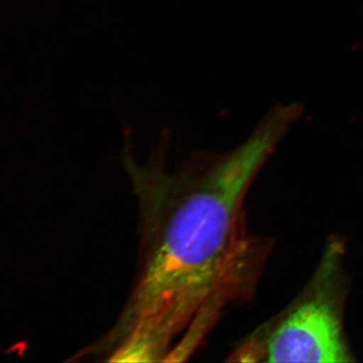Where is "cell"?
Here are the masks:
<instances>
[{
    "label": "cell",
    "mask_w": 363,
    "mask_h": 363,
    "mask_svg": "<svg viewBox=\"0 0 363 363\" xmlns=\"http://www.w3.org/2000/svg\"><path fill=\"white\" fill-rule=\"evenodd\" d=\"M302 113L298 104L276 105L235 149L195 152L172 169L168 136L145 162L125 138L121 157L140 213L138 269L111 328L78 357L185 362L229 307L250 298L269 243L248 234L245 197Z\"/></svg>",
    "instance_id": "obj_1"
},
{
    "label": "cell",
    "mask_w": 363,
    "mask_h": 363,
    "mask_svg": "<svg viewBox=\"0 0 363 363\" xmlns=\"http://www.w3.org/2000/svg\"><path fill=\"white\" fill-rule=\"evenodd\" d=\"M339 250L331 247L300 297L283 314L243 339L227 362H353L344 335Z\"/></svg>",
    "instance_id": "obj_2"
}]
</instances>
